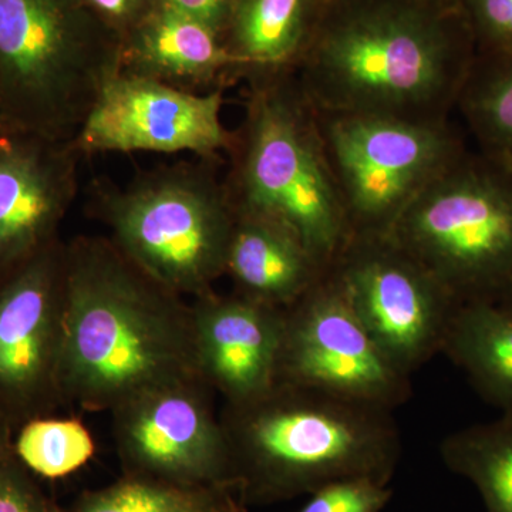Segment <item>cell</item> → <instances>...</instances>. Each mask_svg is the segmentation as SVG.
<instances>
[{"instance_id": "obj_1", "label": "cell", "mask_w": 512, "mask_h": 512, "mask_svg": "<svg viewBox=\"0 0 512 512\" xmlns=\"http://www.w3.org/2000/svg\"><path fill=\"white\" fill-rule=\"evenodd\" d=\"M426 0H348L293 72L320 113L451 119L476 57L463 15Z\"/></svg>"}, {"instance_id": "obj_2", "label": "cell", "mask_w": 512, "mask_h": 512, "mask_svg": "<svg viewBox=\"0 0 512 512\" xmlns=\"http://www.w3.org/2000/svg\"><path fill=\"white\" fill-rule=\"evenodd\" d=\"M192 379L201 376L191 303L109 237L67 242V406L110 413L138 394Z\"/></svg>"}, {"instance_id": "obj_3", "label": "cell", "mask_w": 512, "mask_h": 512, "mask_svg": "<svg viewBox=\"0 0 512 512\" xmlns=\"http://www.w3.org/2000/svg\"><path fill=\"white\" fill-rule=\"evenodd\" d=\"M242 505L309 495L343 478L389 484L402 457L393 410L276 382L220 413Z\"/></svg>"}, {"instance_id": "obj_4", "label": "cell", "mask_w": 512, "mask_h": 512, "mask_svg": "<svg viewBox=\"0 0 512 512\" xmlns=\"http://www.w3.org/2000/svg\"><path fill=\"white\" fill-rule=\"evenodd\" d=\"M245 84L244 120L227 153L229 201L237 214L284 225L330 269L352 234L315 107L295 72Z\"/></svg>"}, {"instance_id": "obj_5", "label": "cell", "mask_w": 512, "mask_h": 512, "mask_svg": "<svg viewBox=\"0 0 512 512\" xmlns=\"http://www.w3.org/2000/svg\"><path fill=\"white\" fill-rule=\"evenodd\" d=\"M121 69V40L83 0H0V126L72 141Z\"/></svg>"}, {"instance_id": "obj_6", "label": "cell", "mask_w": 512, "mask_h": 512, "mask_svg": "<svg viewBox=\"0 0 512 512\" xmlns=\"http://www.w3.org/2000/svg\"><path fill=\"white\" fill-rule=\"evenodd\" d=\"M220 161L163 165L126 187L97 183L92 214L116 247L168 289L192 299L225 276L235 210Z\"/></svg>"}, {"instance_id": "obj_7", "label": "cell", "mask_w": 512, "mask_h": 512, "mask_svg": "<svg viewBox=\"0 0 512 512\" xmlns=\"http://www.w3.org/2000/svg\"><path fill=\"white\" fill-rule=\"evenodd\" d=\"M458 303L512 289V171L466 148L389 232Z\"/></svg>"}, {"instance_id": "obj_8", "label": "cell", "mask_w": 512, "mask_h": 512, "mask_svg": "<svg viewBox=\"0 0 512 512\" xmlns=\"http://www.w3.org/2000/svg\"><path fill=\"white\" fill-rule=\"evenodd\" d=\"M316 114L352 237L389 234L427 185L467 148L451 119Z\"/></svg>"}, {"instance_id": "obj_9", "label": "cell", "mask_w": 512, "mask_h": 512, "mask_svg": "<svg viewBox=\"0 0 512 512\" xmlns=\"http://www.w3.org/2000/svg\"><path fill=\"white\" fill-rule=\"evenodd\" d=\"M67 242L0 274V413L18 431L67 407Z\"/></svg>"}, {"instance_id": "obj_10", "label": "cell", "mask_w": 512, "mask_h": 512, "mask_svg": "<svg viewBox=\"0 0 512 512\" xmlns=\"http://www.w3.org/2000/svg\"><path fill=\"white\" fill-rule=\"evenodd\" d=\"M330 272L367 333L404 375L441 353L460 303L389 234L353 235Z\"/></svg>"}, {"instance_id": "obj_11", "label": "cell", "mask_w": 512, "mask_h": 512, "mask_svg": "<svg viewBox=\"0 0 512 512\" xmlns=\"http://www.w3.org/2000/svg\"><path fill=\"white\" fill-rule=\"evenodd\" d=\"M278 382L390 410L412 396L410 376L367 333L330 269L284 308Z\"/></svg>"}, {"instance_id": "obj_12", "label": "cell", "mask_w": 512, "mask_h": 512, "mask_svg": "<svg viewBox=\"0 0 512 512\" xmlns=\"http://www.w3.org/2000/svg\"><path fill=\"white\" fill-rule=\"evenodd\" d=\"M211 392L204 380H185L138 394L111 410V434L124 474L235 490Z\"/></svg>"}, {"instance_id": "obj_13", "label": "cell", "mask_w": 512, "mask_h": 512, "mask_svg": "<svg viewBox=\"0 0 512 512\" xmlns=\"http://www.w3.org/2000/svg\"><path fill=\"white\" fill-rule=\"evenodd\" d=\"M224 94L187 92L120 70L104 84L72 143L82 158L188 153L221 161L232 144L222 121Z\"/></svg>"}, {"instance_id": "obj_14", "label": "cell", "mask_w": 512, "mask_h": 512, "mask_svg": "<svg viewBox=\"0 0 512 512\" xmlns=\"http://www.w3.org/2000/svg\"><path fill=\"white\" fill-rule=\"evenodd\" d=\"M80 160L72 141L0 126V274L60 239Z\"/></svg>"}, {"instance_id": "obj_15", "label": "cell", "mask_w": 512, "mask_h": 512, "mask_svg": "<svg viewBox=\"0 0 512 512\" xmlns=\"http://www.w3.org/2000/svg\"><path fill=\"white\" fill-rule=\"evenodd\" d=\"M191 306L201 379L225 403L254 399L278 382L284 308L215 289Z\"/></svg>"}, {"instance_id": "obj_16", "label": "cell", "mask_w": 512, "mask_h": 512, "mask_svg": "<svg viewBox=\"0 0 512 512\" xmlns=\"http://www.w3.org/2000/svg\"><path fill=\"white\" fill-rule=\"evenodd\" d=\"M120 70L192 93L242 80V64L220 33L163 3L121 42Z\"/></svg>"}, {"instance_id": "obj_17", "label": "cell", "mask_w": 512, "mask_h": 512, "mask_svg": "<svg viewBox=\"0 0 512 512\" xmlns=\"http://www.w3.org/2000/svg\"><path fill=\"white\" fill-rule=\"evenodd\" d=\"M328 271L284 225L235 212L225 264L234 292L286 308Z\"/></svg>"}, {"instance_id": "obj_18", "label": "cell", "mask_w": 512, "mask_h": 512, "mask_svg": "<svg viewBox=\"0 0 512 512\" xmlns=\"http://www.w3.org/2000/svg\"><path fill=\"white\" fill-rule=\"evenodd\" d=\"M320 0H235L222 40L242 64V80L293 72L320 20Z\"/></svg>"}, {"instance_id": "obj_19", "label": "cell", "mask_w": 512, "mask_h": 512, "mask_svg": "<svg viewBox=\"0 0 512 512\" xmlns=\"http://www.w3.org/2000/svg\"><path fill=\"white\" fill-rule=\"evenodd\" d=\"M441 353L466 373L485 402L512 414V312L500 303H461Z\"/></svg>"}, {"instance_id": "obj_20", "label": "cell", "mask_w": 512, "mask_h": 512, "mask_svg": "<svg viewBox=\"0 0 512 512\" xmlns=\"http://www.w3.org/2000/svg\"><path fill=\"white\" fill-rule=\"evenodd\" d=\"M454 113L476 150L512 171V53L474 57Z\"/></svg>"}, {"instance_id": "obj_21", "label": "cell", "mask_w": 512, "mask_h": 512, "mask_svg": "<svg viewBox=\"0 0 512 512\" xmlns=\"http://www.w3.org/2000/svg\"><path fill=\"white\" fill-rule=\"evenodd\" d=\"M448 470L467 478L487 512H512V414L454 431L441 441Z\"/></svg>"}, {"instance_id": "obj_22", "label": "cell", "mask_w": 512, "mask_h": 512, "mask_svg": "<svg viewBox=\"0 0 512 512\" xmlns=\"http://www.w3.org/2000/svg\"><path fill=\"white\" fill-rule=\"evenodd\" d=\"M245 511L234 488L190 487L124 474L117 483L84 494L67 512Z\"/></svg>"}, {"instance_id": "obj_23", "label": "cell", "mask_w": 512, "mask_h": 512, "mask_svg": "<svg viewBox=\"0 0 512 512\" xmlns=\"http://www.w3.org/2000/svg\"><path fill=\"white\" fill-rule=\"evenodd\" d=\"M94 440L82 421L50 416L16 431L15 454L29 471L60 478L83 467L94 454Z\"/></svg>"}, {"instance_id": "obj_24", "label": "cell", "mask_w": 512, "mask_h": 512, "mask_svg": "<svg viewBox=\"0 0 512 512\" xmlns=\"http://www.w3.org/2000/svg\"><path fill=\"white\" fill-rule=\"evenodd\" d=\"M392 495L389 484L372 478H343L313 491L296 512H382Z\"/></svg>"}, {"instance_id": "obj_25", "label": "cell", "mask_w": 512, "mask_h": 512, "mask_svg": "<svg viewBox=\"0 0 512 512\" xmlns=\"http://www.w3.org/2000/svg\"><path fill=\"white\" fill-rule=\"evenodd\" d=\"M476 55L512 53V0H458Z\"/></svg>"}, {"instance_id": "obj_26", "label": "cell", "mask_w": 512, "mask_h": 512, "mask_svg": "<svg viewBox=\"0 0 512 512\" xmlns=\"http://www.w3.org/2000/svg\"><path fill=\"white\" fill-rule=\"evenodd\" d=\"M0 512H66L30 477L18 457L0 467Z\"/></svg>"}, {"instance_id": "obj_27", "label": "cell", "mask_w": 512, "mask_h": 512, "mask_svg": "<svg viewBox=\"0 0 512 512\" xmlns=\"http://www.w3.org/2000/svg\"><path fill=\"white\" fill-rule=\"evenodd\" d=\"M121 42L151 15L161 0H83Z\"/></svg>"}, {"instance_id": "obj_28", "label": "cell", "mask_w": 512, "mask_h": 512, "mask_svg": "<svg viewBox=\"0 0 512 512\" xmlns=\"http://www.w3.org/2000/svg\"><path fill=\"white\" fill-rule=\"evenodd\" d=\"M161 3L190 18L200 20L222 37L235 0H161Z\"/></svg>"}, {"instance_id": "obj_29", "label": "cell", "mask_w": 512, "mask_h": 512, "mask_svg": "<svg viewBox=\"0 0 512 512\" xmlns=\"http://www.w3.org/2000/svg\"><path fill=\"white\" fill-rule=\"evenodd\" d=\"M15 436L16 431L13 429L12 424L0 413V467L8 463L10 458L16 456Z\"/></svg>"}, {"instance_id": "obj_30", "label": "cell", "mask_w": 512, "mask_h": 512, "mask_svg": "<svg viewBox=\"0 0 512 512\" xmlns=\"http://www.w3.org/2000/svg\"><path fill=\"white\" fill-rule=\"evenodd\" d=\"M426 2L436 3L444 8H458V0H426Z\"/></svg>"}, {"instance_id": "obj_31", "label": "cell", "mask_w": 512, "mask_h": 512, "mask_svg": "<svg viewBox=\"0 0 512 512\" xmlns=\"http://www.w3.org/2000/svg\"><path fill=\"white\" fill-rule=\"evenodd\" d=\"M500 305L504 306L505 309H508V311L512 312V289L507 293V296H505L503 301L500 302Z\"/></svg>"}]
</instances>
